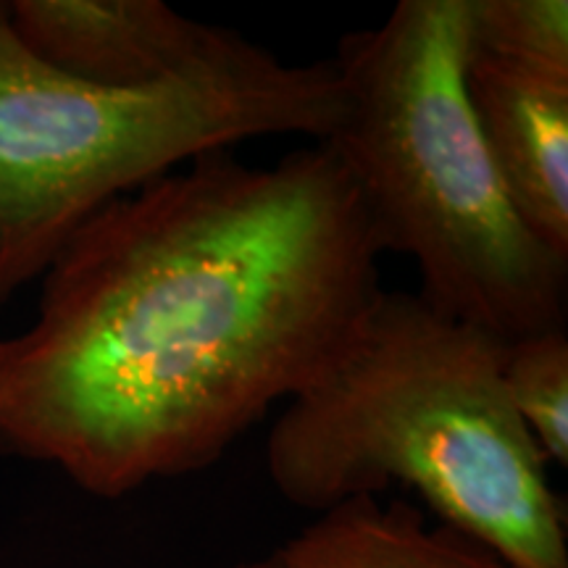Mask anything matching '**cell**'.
I'll list each match as a JSON object with an SVG mask.
<instances>
[{
	"label": "cell",
	"instance_id": "6da1fadb",
	"mask_svg": "<svg viewBox=\"0 0 568 568\" xmlns=\"http://www.w3.org/2000/svg\"><path fill=\"white\" fill-rule=\"evenodd\" d=\"M379 255L324 142L274 166L205 153L116 197L9 339L0 447L109 500L203 471L335 364L379 295Z\"/></svg>",
	"mask_w": 568,
	"mask_h": 568
},
{
	"label": "cell",
	"instance_id": "7a4b0ae2",
	"mask_svg": "<svg viewBox=\"0 0 568 568\" xmlns=\"http://www.w3.org/2000/svg\"><path fill=\"white\" fill-rule=\"evenodd\" d=\"M506 345L418 293L382 287L335 364L268 432L276 493L318 516L406 487L437 524L510 566L568 568L548 458L503 387Z\"/></svg>",
	"mask_w": 568,
	"mask_h": 568
},
{
	"label": "cell",
	"instance_id": "3957f363",
	"mask_svg": "<svg viewBox=\"0 0 568 568\" xmlns=\"http://www.w3.org/2000/svg\"><path fill=\"white\" fill-rule=\"evenodd\" d=\"M471 0H400L339 40L345 90L329 145L382 253H406L418 295L503 343L566 329L568 255L524 224L489 159L464 69Z\"/></svg>",
	"mask_w": 568,
	"mask_h": 568
},
{
	"label": "cell",
	"instance_id": "277c9868",
	"mask_svg": "<svg viewBox=\"0 0 568 568\" xmlns=\"http://www.w3.org/2000/svg\"><path fill=\"white\" fill-rule=\"evenodd\" d=\"M345 109L337 63H282L116 90L48 67L0 3V303L48 272L98 211L237 142L329 140Z\"/></svg>",
	"mask_w": 568,
	"mask_h": 568
},
{
	"label": "cell",
	"instance_id": "5b68a950",
	"mask_svg": "<svg viewBox=\"0 0 568 568\" xmlns=\"http://www.w3.org/2000/svg\"><path fill=\"white\" fill-rule=\"evenodd\" d=\"M6 9L27 51L101 88H151L272 55L243 34L201 24L163 0H13Z\"/></svg>",
	"mask_w": 568,
	"mask_h": 568
},
{
	"label": "cell",
	"instance_id": "8992f818",
	"mask_svg": "<svg viewBox=\"0 0 568 568\" xmlns=\"http://www.w3.org/2000/svg\"><path fill=\"white\" fill-rule=\"evenodd\" d=\"M466 101L524 224L568 255V74L468 48Z\"/></svg>",
	"mask_w": 568,
	"mask_h": 568
},
{
	"label": "cell",
	"instance_id": "52a82bcc",
	"mask_svg": "<svg viewBox=\"0 0 568 568\" xmlns=\"http://www.w3.org/2000/svg\"><path fill=\"white\" fill-rule=\"evenodd\" d=\"M284 568H516L406 500L355 497L282 545Z\"/></svg>",
	"mask_w": 568,
	"mask_h": 568
},
{
	"label": "cell",
	"instance_id": "ba28073f",
	"mask_svg": "<svg viewBox=\"0 0 568 568\" xmlns=\"http://www.w3.org/2000/svg\"><path fill=\"white\" fill-rule=\"evenodd\" d=\"M503 387L542 456L568 464V335L550 329L506 345Z\"/></svg>",
	"mask_w": 568,
	"mask_h": 568
},
{
	"label": "cell",
	"instance_id": "9c48e42d",
	"mask_svg": "<svg viewBox=\"0 0 568 568\" xmlns=\"http://www.w3.org/2000/svg\"><path fill=\"white\" fill-rule=\"evenodd\" d=\"M471 45L521 67L568 74V3L471 0Z\"/></svg>",
	"mask_w": 568,
	"mask_h": 568
},
{
	"label": "cell",
	"instance_id": "30bf717a",
	"mask_svg": "<svg viewBox=\"0 0 568 568\" xmlns=\"http://www.w3.org/2000/svg\"><path fill=\"white\" fill-rule=\"evenodd\" d=\"M226 568H284L280 552H272V556L264 558H251V560H237V564L226 566Z\"/></svg>",
	"mask_w": 568,
	"mask_h": 568
},
{
	"label": "cell",
	"instance_id": "8fae6325",
	"mask_svg": "<svg viewBox=\"0 0 568 568\" xmlns=\"http://www.w3.org/2000/svg\"><path fill=\"white\" fill-rule=\"evenodd\" d=\"M6 351H9V339H0V372H3L6 364Z\"/></svg>",
	"mask_w": 568,
	"mask_h": 568
}]
</instances>
